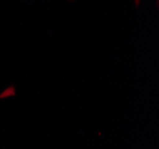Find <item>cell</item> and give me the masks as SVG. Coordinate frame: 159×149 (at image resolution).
Returning a JSON list of instances; mask_svg holds the SVG:
<instances>
[{
    "instance_id": "obj_1",
    "label": "cell",
    "mask_w": 159,
    "mask_h": 149,
    "mask_svg": "<svg viewBox=\"0 0 159 149\" xmlns=\"http://www.w3.org/2000/svg\"><path fill=\"white\" fill-rule=\"evenodd\" d=\"M137 2H138V0H137Z\"/></svg>"
}]
</instances>
